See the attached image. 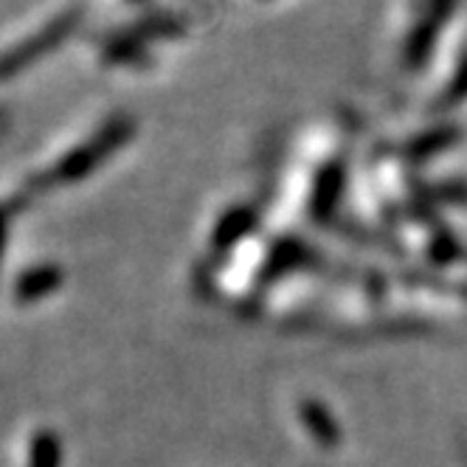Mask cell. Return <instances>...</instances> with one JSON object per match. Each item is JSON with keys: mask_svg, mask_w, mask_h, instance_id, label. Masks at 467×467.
Wrapping results in <instances>:
<instances>
[{"mask_svg": "<svg viewBox=\"0 0 467 467\" xmlns=\"http://www.w3.org/2000/svg\"><path fill=\"white\" fill-rule=\"evenodd\" d=\"M62 282V274L57 268H37V271H26L17 282V296L20 302H37L40 296L57 290Z\"/></svg>", "mask_w": 467, "mask_h": 467, "instance_id": "obj_1", "label": "cell"}, {"mask_svg": "<svg viewBox=\"0 0 467 467\" xmlns=\"http://www.w3.org/2000/svg\"><path fill=\"white\" fill-rule=\"evenodd\" d=\"M31 467H59V442L54 437H40L31 445Z\"/></svg>", "mask_w": 467, "mask_h": 467, "instance_id": "obj_2", "label": "cell"}, {"mask_svg": "<svg viewBox=\"0 0 467 467\" xmlns=\"http://www.w3.org/2000/svg\"><path fill=\"white\" fill-rule=\"evenodd\" d=\"M464 93H467V62L459 68V77H456V82L451 85L448 96H451V102H456V99H462Z\"/></svg>", "mask_w": 467, "mask_h": 467, "instance_id": "obj_3", "label": "cell"}]
</instances>
